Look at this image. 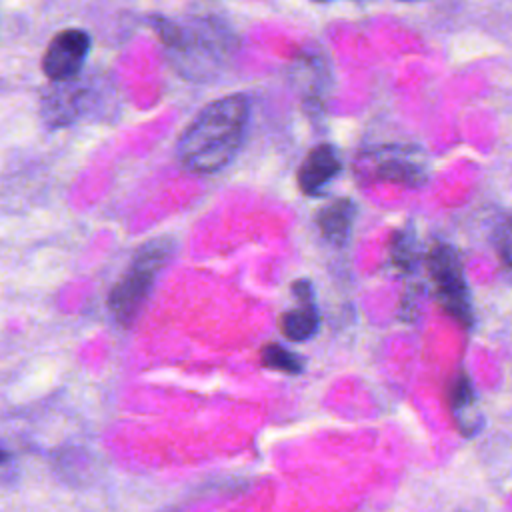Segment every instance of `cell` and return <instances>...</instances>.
<instances>
[{"mask_svg":"<svg viewBox=\"0 0 512 512\" xmlns=\"http://www.w3.org/2000/svg\"><path fill=\"white\" fill-rule=\"evenodd\" d=\"M376 178L396 184L420 186L426 180V166L416 158V152L402 146H386L372 154V168Z\"/></svg>","mask_w":512,"mask_h":512,"instance_id":"obj_7","label":"cell"},{"mask_svg":"<svg viewBox=\"0 0 512 512\" xmlns=\"http://www.w3.org/2000/svg\"><path fill=\"white\" fill-rule=\"evenodd\" d=\"M18 476V460L16 454L0 442V484H10Z\"/></svg>","mask_w":512,"mask_h":512,"instance_id":"obj_14","label":"cell"},{"mask_svg":"<svg viewBox=\"0 0 512 512\" xmlns=\"http://www.w3.org/2000/svg\"><path fill=\"white\" fill-rule=\"evenodd\" d=\"M402 2H418V0H402Z\"/></svg>","mask_w":512,"mask_h":512,"instance_id":"obj_16","label":"cell"},{"mask_svg":"<svg viewBox=\"0 0 512 512\" xmlns=\"http://www.w3.org/2000/svg\"><path fill=\"white\" fill-rule=\"evenodd\" d=\"M262 364L270 370H280V372H286V374H298L302 372V358L298 354H294L292 350L284 348L282 344L278 342H270L262 348Z\"/></svg>","mask_w":512,"mask_h":512,"instance_id":"obj_12","label":"cell"},{"mask_svg":"<svg viewBox=\"0 0 512 512\" xmlns=\"http://www.w3.org/2000/svg\"><path fill=\"white\" fill-rule=\"evenodd\" d=\"M92 102V90L82 80L72 78L66 82H52L42 94L40 112L48 126L62 128L76 122Z\"/></svg>","mask_w":512,"mask_h":512,"instance_id":"obj_6","label":"cell"},{"mask_svg":"<svg viewBox=\"0 0 512 512\" xmlns=\"http://www.w3.org/2000/svg\"><path fill=\"white\" fill-rule=\"evenodd\" d=\"M88 52H90L88 32L80 28H66L50 40L42 56V70L50 78V82L72 80L82 70Z\"/></svg>","mask_w":512,"mask_h":512,"instance_id":"obj_5","label":"cell"},{"mask_svg":"<svg viewBox=\"0 0 512 512\" xmlns=\"http://www.w3.org/2000/svg\"><path fill=\"white\" fill-rule=\"evenodd\" d=\"M292 292L298 304L286 310L280 318V330L290 342H304L316 336L320 328V314L314 302L312 284L308 280H298L292 284Z\"/></svg>","mask_w":512,"mask_h":512,"instance_id":"obj_8","label":"cell"},{"mask_svg":"<svg viewBox=\"0 0 512 512\" xmlns=\"http://www.w3.org/2000/svg\"><path fill=\"white\" fill-rule=\"evenodd\" d=\"M354 214L356 208L350 198L332 200L316 212V224L320 228V234L334 246L346 244V240L350 238Z\"/></svg>","mask_w":512,"mask_h":512,"instance_id":"obj_10","label":"cell"},{"mask_svg":"<svg viewBox=\"0 0 512 512\" xmlns=\"http://www.w3.org/2000/svg\"><path fill=\"white\" fill-rule=\"evenodd\" d=\"M312 2H318V4H326V2H330V0H312Z\"/></svg>","mask_w":512,"mask_h":512,"instance_id":"obj_15","label":"cell"},{"mask_svg":"<svg viewBox=\"0 0 512 512\" xmlns=\"http://www.w3.org/2000/svg\"><path fill=\"white\" fill-rule=\"evenodd\" d=\"M174 250V240L168 236L152 238L136 250L108 296V308L118 324L130 326L140 316L160 270L172 258Z\"/></svg>","mask_w":512,"mask_h":512,"instance_id":"obj_3","label":"cell"},{"mask_svg":"<svg viewBox=\"0 0 512 512\" xmlns=\"http://www.w3.org/2000/svg\"><path fill=\"white\" fill-rule=\"evenodd\" d=\"M250 122V98L242 92L222 96L206 104L188 124L176 144L180 164L208 176L226 168L244 142Z\"/></svg>","mask_w":512,"mask_h":512,"instance_id":"obj_1","label":"cell"},{"mask_svg":"<svg viewBox=\"0 0 512 512\" xmlns=\"http://www.w3.org/2000/svg\"><path fill=\"white\" fill-rule=\"evenodd\" d=\"M426 270L432 280V290L446 314L458 324L470 328L474 322L472 298L464 274L460 254L450 244H434L426 254Z\"/></svg>","mask_w":512,"mask_h":512,"instance_id":"obj_4","label":"cell"},{"mask_svg":"<svg viewBox=\"0 0 512 512\" xmlns=\"http://www.w3.org/2000/svg\"><path fill=\"white\" fill-rule=\"evenodd\" d=\"M390 256L394 266H398L402 272L414 270V264L418 262V248L412 230H398L394 234L390 244Z\"/></svg>","mask_w":512,"mask_h":512,"instance_id":"obj_13","label":"cell"},{"mask_svg":"<svg viewBox=\"0 0 512 512\" xmlns=\"http://www.w3.org/2000/svg\"><path fill=\"white\" fill-rule=\"evenodd\" d=\"M152 26L172 54L174 66L190 78L212 74L236 46L234 34L210 18H192L188 22L156 18Z\"/></svg>","mask_w":512,"mask_h":512,"instance_id":"obj_2","label":"cell"},{"mask_svg":"<svg viewBox=\"0 0 512 512\" xmlns=\"http://www.w3.org/2000/svg\"><path fill=\"white\" fill-rule=\"evenodd\" d=\"M340 156L332 144L314 146L298 168V186L306 196H320L340 174Z\"/></svg>","mask_w":512,"mask_h":512,"instance_id":"obj_9","label":"cell"},{"mask_svg":"<svg viewBox=\"0 0 512 512\" xmlns=\"http://www.w3.org/2000/svg\"><path fill=\"white\" fill-rule=\"evenodd\" d=\"M452 410L456 414V418L460 420V428L464 430H472L478 426V410H476V396L474 390L470 386V380L466 378V374L460 376V380L454 386L452 392Z\"/></svg>","mask_w":512,"mask_h":512,"instance_id":"obj_11","label":"cell"}]
</instances>
